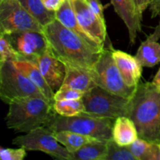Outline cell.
Segmentation results:
<instances>
[{
  "label": "cell",
  "instance_id": "6da1fadb",
  "mask_svg": "<svg viewBox=\"0 0 160 160\" xmlns=\"http://www.w3.org/2000/svg\"><path fill=\"white\" fill-rule=\"evenodd\" d=\"M44 34L52 52L66 66L90 71L103 51L91 45L57 19L44 28Z\"/></svg>",
  "mask_w": 160,
  "mask_h": 160
},
{
  "label": "cell",
  "instance_id": "7a4b0ae2",
  "mask_svg": "<svg viewBox=\"0 0 160 160\" xmlns=\"http://www.w3.org/2000/svg\"><path fill=\"white\" fill-rule=\"evenodd\" d=\"M128 117L135 124L138 138L160 145V89L152 82H139Z\"/></svg>",
  "mask_w": 160,
  "mask_h": 160
},
{
  "label": "cell",
  "instance_id": "3957f363",
  "mask_svg": "<svg viewBox=\"0 0 160 160\" xmlns=\"http://www.w3.org/2000/svg\"><path fill=\"white\" fill-rule=\"evenodd\" d=\"M52 103L42 97L17 98L9 104L6 125L15 132L28 133L49 122L56 112Z\"/></svg>",
  "mask_w": 160,
  "mask_h": 160
},
{
  "label": "cell",
  "instance_id": "277c9868",
  "mask_svg": "<svg viewBox=\"0 0 160 160\" xmlns=\"http://www.w3.org/2000/svg\"><path fill=\"white\" fill-rule=\"evenodd\" d=\"M115 120L98 118L81 113L73 117H63L56 113L45 126L54 133L70 131L100 141L109 142L112 139V127Z\"/></svg>",
  "mask_w": 160,
  "mask_h": 160
},
{
  "label": "cell",
  "instance_id": "5b68a950",
  "mask_svg": "<svg viewBox=\"0 0 160 160\" xmlns=\"http://www.w3.org/2000/svg\"><path fill=\"white\" fill-rule=\"evenodd\" d=\"M82 100L84 105L82 113L116 120L120 117H128L131 98L112 94L96 85L84 93Z\"/></svg>",
  "mask_w": 160,
  "mask_h": 160
},
{
  "label": "cell",
  "instance_id": "8992f818",
  "mask_svg": "<svg viewBox=\"0 0 160 160\" xmlns=\"http://www.w3.org/2000/svg\"><path fill=\"white\" fill-rule=\"evenodd\" d=\"M112 45L105 47L99 59L90 70L91 76L97 86L115 95L131 98L136 88H131L124 82L112 57Z\"/></svg>",
  "mask_w": 160,
  "mask_h": 160
},
{
  "label": "cell",
  "instance_id": "52a82bcc",
  "mask_svg": "<svg viewBox=\"0 0 160 160\" xmlns=\"http://www.w3.org/2000/svg\"><path fill=\"white\" fill-rule=\"evenodd\" d=\"M26 97L45 98L34 83L11 61L0 63V98L6 104ZM48 100V99H47Z\"/></svg>",
  "mask_w": 160,
  "mask_h": 160
},
{
  "label": "cell",
  "instance_id": "ba28073f",
  "mask_svg": "<svg viewBox=\"0 0 160 160\" xmlns=\"http://www.w3.org/2000/svg\"><path fill=\"white\" fill-rule=\"evenodd\" d=\"M12 143L28 151H39L61 160H71L70 153L65 147L59 145L55 133L46 126L32 130L24 135L12 139Z\"/></svg>",
  "mask_w": 160,
  "mask_h": 160
},
{
  "label": "cell",
  "instance_id": "9c48e42d",
  "mask_svg": "<svg viewBox=\"0 0 160 160\" xmlns=\"http://www.w3.org/2000/svg\"><path fill=\"white\" fill-rule=\"evenodd\" d=\"M22 31L44 32V27L19 0H0V34Z\"/></svg>",
  "mask_w": 160,
  "mask_h": 160
},
{
  "label": "cell",
  "instance_id": "30bf717a",
  "mask_svg": "<svg viewBox=\"0 0 160 160\" xmlns=\"http://www.w3.org/2000/svg\"><path fill=\"white\" fill-rule=\"evenodd\" d=\"M5 35L22 59L34 61L50 48L44 32L22 31L5 34Z\"/></svg>",
  "mask_w": 160,
  "mask_h": 160
},
{
  "label": "cell",
  "instance_id": "8fae6325",
  "mask_svg": "<svg viewBox=\"0 0 160 160\" xmlns=\"http://www.w3.org/2000/svg\"><path fill=\"white\" fill-rule=\"evenodd\" d=\"M78 20L84 31L102 48L109 45L106 23L92 10L86 0H70Z\"/></svg>",
  "mask_w": 160,
  "mask_h": 160
},
{
  "label": "cell",
  "instance_id": "7c38bea8",
  "mask_svg": "<svg viewBox=\"0 0 160 160\" xmlns=\"http://www.w3.org/2000/svg\"><path fill=\"white\" fill-rule=\"evenodd\" d=\"M34 62L39 67L52 90L54 92L59 90L63 83L67 73L65 64L52 52L50 48L44 54L38 56Z\"/></svg>",
  "mask_w": 160,
  "mask_h": 160
},
{
  "label": "cell",
  "instance_id": "4fadbf2b",
  "mask_svg": "<svg viewBox=\"0 0 160 160\" xmlns=\"http://www.w3.org/2000/svg\"><path fill=\"white\" fill-rule=\"evenodd\" d=\"M115 12L122 19L129 33L130 43L134 45L138 33L142 31L143 17L140 15L134 0H110Z\"/></svg>",
  "mask_w": 160,
  "mask_h": 160
},
{
  "label": "cell",
  "instance_id": "5bb4252c",
  "mask_svg": "<svg viewBox=\"0 0 160 160\" xmlns=\"http://www.w3.org/2000/svg\"><path fill=\"white\" fill-rule=\"evenodd\" d=\"M112 57L121 73L124 82L131 88H136L140 82L142 66L136 56L121 51L112 49Z\"/></svg>",
  "mask_w": 160,
  "mask_h": 160
},
{
  "label": "cell",
  "instance_id": "9a60e30c",
  "mask_svg": "<svg viewBox=\"0 0 160 160\" xmlns=\"http://www.w3.org/2000/svg\"><path fill=\"white\" fill-rule=\"evenodd\" d=\"M160 20L152 34L141 44L135 56L143 67H153L160 62Z\"/></svg>",
  "mask_w": 160,
  "mask_h": 160
},
{
  "label": "cell",
  "instance_id": "2e32d148",
  "mask_svg": "<svg viewBox=\"0 0 160 160\" xmlns=\"http://www.w3.org/2000/svg\"><path fill=\"white\" fill-rule=\"evenodd\" d=\"M12 62L22 73H24L34 83V85L42 92L45 98L53 104L55 102V92L52 90L47 81H45L36 62L27 59H20Z\"/></svg>",
  "mask_w": 160,
  "mask_h": 160
},
{
  "label": "cell",
  "instance_id": "e0dca14e",
  "mask_svg": "<svg viewBox=\"0 0 160 160\" xmlns=\"http://www.w3.org/2000/svg\"><path fill=\"white\" fill-rule=\"evenodd\" d=\"M56 19L62 24H63L67 28H69L71 31H73V32L78 34V35L81 36V38H83L84 40L87 41L91 45H94V46L97 47V48L104 49V48H102L97 43L96 41L93 38L91 37L84 31V28L80 24L79 21L78 20V17L76 16V13H75L74 10H73V8L72 6L70 0H65V2L62 5V6L59 8V10L56 11Z\"/></svg>",
  "mask_w": 160,
  "mask_h": 160
},
{
  "label": "cell",
  "instance_id": "ac0fdd59",
  "mask_svg": "<svg viewBox=\"0 0 160 160\" xmlns=\"http://www.w3.org/2000/svg\"><path fill=\"white\" fill-rule=\"evenodd\" d=\"M66 67L67 73L62 88H68L85 93L96 86L90 71L70 66H66Z\"/></svg>",
  "mask_w": 160,
  "mask_h": 160
},
{
  "label": "cell",
  "instance_id": "d6986e66",
  "mask_svg": "<svg viewBox=\"0 0 160 160\" xmlns=\"http://www.w3.org/2000/svg\"><path fill=\"white\" fill-rule=\"evenodd\" d=\"M138 138L137 128L128 117H120L114 121L112 140L121 146H129Z\"/></svg>",
  "mask_w": 160,
  "mask_h": 160
},
{
  "label": "cell",
  "instance_id": "ffe728a7",
  "mask_svg": "<svg viewBox=\"0 0 160 160\" xmlns=\"http://www.w3.org/2000/svg\"><path fill=\"white\" fill-rule=\"evenodd\" d=\"M107 142L95 140L86 144L76 152L70 153L71 160H106Z\"/></svg>",
  "mask_w": 160,
  "mask_h": 160
},
{
  "label": "cell",
  "instance_id": "44dd1931",
  "mask_svg": "<svg viewBox=\"0 0 160 160\" xmlns=\"http://www.w3.org/2000/svg\"><path fill=\"white\" fill-rule=\"evenodd\" d=\"M137 160H160V145L138 138L129 145Z\"/></svg>",
  "mask_w": 160,
  "mask_h": 160
},
{
  "label": "cell",
  "instance_id": "7402d4cb",
  "mask_svg": "<svg viewBox=\"0 0 160 160\" xmlns=\"http://www.w3.org/2000/svg\"><path fill=\"white\" fill-rule=\"evenodd\" d=\"M55 137L59 143L62 144L70 152V153L76 152L86 144L98 140L90 136L84 135L70 131H58L55 133Z\"/></svg>",
  "mask_w": 160,
  "mask_h": 160
},
{
  "label": "cell",
  "instance_id": "603a6c76",
  "mask_svg": "<svg viewBox=\"0 0 160 160\" xmlns=\"http://www.w3.org/2000/svg\"><path fill=\"white\" fill-rule=\"evenodd\" d=\"M19 1L44 28L56 19V12L47 9L42 0H19Z\"/></svg>",
  "mask_w": 160,
  "mask_h": 160
},
{
  "label": "cell",
  "instance_id": "cb8c5ba5",
  "mask_svg": "<svg viewBox=\"0 0 160 160\" xmlns=\"http://www.w3.org/2000/svg\"><path fill=\"white\" fill-rule=\"evenodd\" d=\"M53 109L57 114L63 117H73L84 111V105L81 99L57 100L53 103Z\"/></svg>",
  "mask_w": 160,
  "mask_h": 160
},
{
  "label": "cell",
  "instance_id": "d4e9b609",
  "mask_svg": "<svg viewBox=\"0 0 160 160\" xmlns=\"http://www.w3.org/2000/svg\"><path fill=\"white\" fill-rule=\"evenodd\" d=\"M107 156L106 160H137L129 146H121L113 140L107 142Z\"/></svg>",
  "mask_w": 160,
  "mask_h": 160
},
{
  "label": "cell",
  "instance_id": "484cf974",
  "mask_svg": "<svg viewBox=\"0 0 160 160\" xmlns=\"http://www.w3.org/2000/svg\"><path fill=\"white\" fill-rule=\"evenodd\" d=\"M20 59H22V57L14 49L6 35L0 34V63L6 61L14 62Z\"/></svg>",
  "mask_w": 160,
  "mask_h": 160
},
{
  "label": "cell",
  "instance_id": "4316f807",
  "mask_svg": "<svg viewBox=\"0 0 160 160\" xmlns=\"http://www.w3.org/2000/svg\"><path fill=\"white\" fill-rule=\"evenodd\" d=\"M27 150L20 147L18 148H0L2 160H23L27 156Z\"/></svg>",
  "mask_w": 160,
  "mask_h": 160
},
{
  "label": "cell",
  "instance_id": "83f0119b",
  "mask_svg": "<svg viewBox=\"0 0 160 160\" xmlns=\"http://www.w3.org/2000/svg\"><path fill=\"white\" fill-rule=\"evenodd\" d=\"M84 93L80 91L74 90L68 88H62L55 92L54 99L57 100H73V99H81L84 96Z\"/></svg>",
  "mask_w": 160,
  "mask_h": 160
},
{
  "label": "cell",
  "instance_id": "f1b7e54d",
  "mask_svg": "<svg viewBox=\"0 0 160 160\" xmlns=\"http://www.w3.org/2000/svg\"><path fill=\"white\" fill-rule=\"evenodd\" d=\"M88 4L89 5L92 10L99 17L100 20L102 22L106 23L104 17V9L105 7L102 6L100 0H86Z\"/></svg>",
  "mask_w": 160,
  "mask_h": 160
},
{
  "label": "cell",
  "instance_id": "f546056e",
  "mask_svg": "<svg viewBox=\"0 0 160 160\" xmlns=\"http://www.w3.org/2000/svg\"><path fill=\"white\" fill-rule=\"evenodd\" d=\"M42 2L47 9L56 12L62 6L65 0H42Z\"/></svg>",
  "mask_w": 160,
  "mask_h": 160
},
{
  "label": "cell",
  "instance_id": "4dcf8cb0",
  "mask_svg": "<svg viewBox=\"0 0 160 160\" xmlns=\"http://www.w3.org/2000/svg\"><path fill=\"white\" fill-rule=\"evenodd\" d=\"M134 2L138 12L143 17V12L146 10L147 8L149 7L151 0H134Z\"/></svg>",
  "mask_w": 160,
  "mask_h": 160
},
{
  "label": "cell",
  "instance_id": "1f68e13d",
  "mask_svg": "<svg viewBox=\"0 0 160 160\" xmlns=\"http://www.w3.org/2000/svg\"><path fill=\"white\" fill-rule=\"evenodd\" d=\"M149 9L152 12V18L160 15V0H151Z\"/></svg>",
  "mask_w": 160,
  "mask_h": 160
},
{
  "label": "cell",
  "instance_id": "d6a6232c",
  "mask_svg": "<svg viewBox=\"0 0 160 160\" xmlns=\"http://www.w3.org/2000/svg\"><path fill=\"white\" fill-rule=\"evenodd\" d=\"M152 82L158 88L160 89V68L159 70H158L157 73L156 74L154 79H153V81H152Z\"/></svg>",
  "mask_w": 160,
  "mask_h": 160
}]
</instances>
